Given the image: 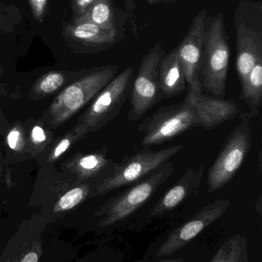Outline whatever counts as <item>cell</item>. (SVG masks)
<instances>
[{
  "label": "cell",
  "instance_id": "cell-1",
  "mask_svg": "<svg viewBox=\"0 0 262 262\" xmlns=\"http://www.w3.org/2000/svg\"><path fill=\"white\" fill-rule=\"evenodd\" d=\"M118 69V64H107L84 71L58 93L41 119L50 129L63 125L95 98Z\"/></svg>",
  "mask_w": 262,
  "mask_h": 262
},
{
  "label": "cell",
  "instance_id": "cell-2",
  "mask_svg": "<svg viewBox=\"0 0 262 262\" xmlns=\"http://www.w3.org/2000/svg\"><path fill=\"white\" fill-rule=\"evenodd\" d=\"M173 170V163L169 160L149 177L112 197L95 212L97 217L102 218L98 226L109 227L129 218L153 196L160 186L169 180Z\"/></svg>",
  "mask_w": 262,
  "mask_h": 262
},
{
  "label": "cell",
  "instance_id": "cell-3",
  "mask_svg": "<svg viewBox=\"0 0 262 262\" xmlns=\"http://www.w3.org/2000/svg\"><path fill=\"white\" fill-rule=\"evenodd\" d=\"M236 34L237 73L241 84L257 61L262 58V4L241 0L234 13Z\"/></svg>",
  "mask_w": 262,
  "mask_h": 262
},
{
  "label": "cell",
  "instance_id": "cell-4",
  "mask_svg": "<svg viewBox=\"0 0 262 262\" xmlns=\"http://www.w3.org/2000/svg\"><path fill=\"white\" fill-rule=\"evenodd\" d=\"M229 59L224 15L218 13L206 30L201 72V86L218 98H223L226 92Z\"/></svg>",
  "mask_w": 262,
  "mask_h": 262
},
{
  "label": "cell",
  "instance_id": "cell-5",
  "mask_svg": "<svg viewBox=\"0 0 262 262\" xmlns=\"http://www.w3.org/2000/svg\"><path fill=\"white\" fill-rule=\"evenodd\" d=\"M184 147L183 144L174 145L158 151L145 148L123 157L119 163L114 164L109 175L95 187L94 195H106L118 188L139 181L169 161Z\"/></svg>",
  "mask_w": 262,
  "mask_h": 262
},
{
  "label": "cell",
  "instance_id": "cell-6",
  "mask_svg": "<svg viewBox=\"0 0 262 262\" xmlns=\"http://www.w3.org/2000/svg\"><path fill=\"white\" fill-rule=\"evenodd\" d=\"M241 121L235 126L225 142L219 154L208 172L209 192L224 187L236 175L252 144V115H241Z\"/></svg>",
  "mask_w": 262,
  "mask_h": 262
},
{
  "label": "cell",
  "instance_id": "cell-7",
  "mask_svg": "<svg viewBox=\"0 0 262 262\" xmlns=\"http://www.w3.org/2000/svg\"><path fill=\"white\" fill-rule=\"evenodd\" d=\"M133 78L132 67L115 75L91 101L77 124L84 126L89 133H92L99 130L115 119L130 95Z\"/></svg>",
  "mask_w": 262,
  "mask_h": 262
},
{
  "label": "cell",
  "instance_id": "cell-8",
  "mask_svg": "<svg viewBox=\"0 0 262 262\" xmlns=\"http://www.w3.org/2000/svg\"><path fill=\"white\" fill-rule=\"evenodd\" d=\"M196 127V114L185 98L178 104L161 107L140 124L138 131L143 134L141 146L148 148L162 144Z\"/></svg>",
  "mask_w": 262,
  "mask_h": 262
},
{
  "label": "cell",
  "instance_id": "cell-9",
  "mask_svg": "<svg viewBox=\"0 0 262 262\" xmlns=\"http://www.w3.org/2000/svg\"><path fill=\"white\" fill-rule=\"evenodd\" d=\"M165 54L163 46L156 43L143 56L132 81L131 107L128 114L129 121H138L162 101L159 66Z\"/></svg>",
  "mask_w": 262,
  "mask_h": 262
},
{
  "label": "cell",
  "instance_id": "cell-10",
  "mask_svg": "<svg viewBox=\"0 0 262 262\" xmlns=\"http://www.w3.org/2000/svg\"><path fill=\"white\" fill-rule=\"evenodd\" d=\"M229 200H215L192 218L174 229L156 249L155 258L171 256L187 246L205 229L223 216L230 206Z\"/></svg>",
  "mask_w": 262,
  "mask_h": 262
},
{
  "label": "cell",
  "instance_id": "cell-11",
  "mask_svg": "<svg viewBox=\"0 0 262 262\" xmlns=\"http://www.w3.org/2000/svg\"><path fill=\"white\" fill-rule=\"evenodd\" d=\"M207 12L201 9L195 15L190 27L178 47L175 48L184 70L189 90L201 93V72L206 33Z\"/></svg>",
  "mask_w": 262,
  "mask_h": 262
},
{
  "label": "cell",
  "instance_id": "cell-12",
  "mask_svg": "<svg viewBox=\"0 0 262 262\" xmlns=\"http://www.w3.org/2000/svg\"><path fill=\"white\" fill-rule=\"evenodd\" d=\"M186 98L195 110L198 127L206 130H214L241 113V108L234 100L210 98L190 90Z\"/></svg>",
  "mask_w": 262,
  "mask_h": 262
},
{
  "label": "cell",
  "instance_id": "cell-13",
  "mask_svg": "<svg viewBox=\"0 0 262 262\" xmlns=\"http://www.w3.org/2000/svg\"><path fill=\"white\" fill-rule=\"evenodd\" d=\"M204 172L203 165L198 168L188 169L178 182L157 202L149 213V218L151 220L158 218L176 209L199 188Z\"/></svg>",
  "mask_w": 262,
  "mask_h": 262
},
{
  "label": "cell",
  "instance_id": "cell-14",
  "mask_svg": "<svg viewBox=\"0 0 262 262\" xmlns=\"http://www.w3.org/2000/svg\"><path fill=\"white\" fill-rule=\"evenodd\" d=\"M67 32L91 52L106 50L121 39L117 29H104L89 21L74 23L68 26Z\"/></svg>",
  "mask_w": 262,
  "mask_h": 262
},
{
  "label": "cell",
  "instance_id": "cell-15",
  "mask_svg": "<svg viewBox=\"0 0 262 262\" xmlns=\"http://www.w3.org/2000/svg\"><path fill=\"white\" fill-rule=\"evenodd\" d=\"M107 154L106 147L89 154L77 152L63 164V169L73 175L78 183H84L114 166L112 160L108 158Z\"/></svg>",
  "mask_w": 262,
  "mask_h": 262
},
{
  "label": "cell",
  "instance_id": "cell-16",
  "mask_svg": "<svg viewBox=\"0 0 262 262\" xmlns=\"http://www.w3.org/2000/svg\"><path fill=\"white\" fill-rule=\"evenodd\" d=\"M187 83L176 49L165 55L159 66V86L162 100L172 98L184 92Z\"/></svg>",
  "mask_w": 262,
  "mask_h": 262
},
{
  "label": "cell",
  "instance_id": "cell-17",
  "mask_svg": "<svg viewBox=\"0 0 262 262\" xmlns=\"http://www.w3.org/2000/svg\"><path fill=\"white\" fill-rule=\"evenodd\" d=\"M83 72L70 73L63 71H52L48 72L35 81L29 92V98L33 101H40L48 98L63 89L70 78H78Z\"/></svg>",
  "mask_w": 262,
  "mask_h": 262
},
{
  "label": "cell",
  "instance_id": "cell-18",
  "mask_svg": "<svg viewBox=\"0 0 262 262\" xmlns=\"http://www.w3.org/2000/svg\"><path fill=\"white\" fill-rule=\"evenodd\" d=\"M241 85L240 99L247 104L254 118L258 115L262 103V58L257 61Z\"/></svg>",
  "mask_w": 262,
  "mask_h": 262
},
{
  "label": "cell",
  "instance_id": "cell-19",
  "mask_svg": "<svg viewBox=\"0 0 262 262\" xmlns=\"http://www.w3.org/2000/svg\"><path fill=\"white\" fill-rule=\"evenodd\" d=\"M27 152L29 157H36L50 148L55 140L53 133L43 120L26 124Z\"/></svg>",
  "mask_w": 262,
  "mask_h": 262
},
{
  "label": "cell",
  "instance_id": "cell-20",
  "mask_svg": "<svg viewBox=\"0 0 262 262\" xmlns=\"http://www.w3.org/2000/svg\"><path fill=\"white\" fill-rule=\"evenodd\" d=\"M89 21L100 27L115 29L113 0H93L86 13L75 18V23Z\"/></svg>",
  "mask_w": 262,
  "mask_h": 262
},
{
  "label": "cell",
  "instance_id": "cell-21",
  "mask_svg": "<svg viewBox=\"0 0 262 262\" xmlns=\"http://www.w3.org/2000/svg\"><path fill=\"white\" fill-rule=\"evenodd\" d=\"M210 262H250L246 237L236 235L226 240Z\"/></svg>",
  "mask_w": 262,
  "mask_h": 262
},
{
  "label": "cell",
  "instance_id": "cell-22",
  "mask_svg": "<svg viewBox=\"0 0 262 262\" xmlns=\"http://www.w3.org/2000/svg\"><path fill=\"white\" fill-rule=\"evenodd\" d=\"M89 134V131L86 127L77 124L75 127L66 132L64 135L55 139L52 146L49 148L46 163H55L74 144L79 140H83Z\"/></svg>",
  "mask_w": 262,
  "mask_h": 262
},
{
  "label": "cell",
  "instance_id": "cell-23",
  "mask_svg": "<svg viewBox=\"0 0 262 262\" xmlns=\"http://www.w3.org/2000/svg\"><path fill=\"white\" fill-rule=\"evenodd\" d=\"M90 184L86 183H78L66 191L55 203L53 207L54 213H62L72 210L81 204L91 193Z\"/></svg>",
  "mask_w": 262,
  "mask_h": 262
},
{
  "label": "cell",
  "instance_id": "cell-24",
  "mask_svg": "<svg viewBox=\"0 0 262 262\" xmlns=\"http://www.w3.org/2000/svg\"><path fill=\"white\" fill-rule=\"evenodd\" d=\"M6 146L9 155L17 157L28 155L27 136H26V124L16 122L6 133Z\"/></svg>",
  "mask_w": 262,
  "mask_h": 262
},
{
  "label": "cell",
  "instance_id": "cell-25",
  "mask_svg": "<svg viewBox=\"0 0 262 262\" xmlns=\"http://www.w3.org/2000/svg\"><path fill=\"white\" fill-rule=\"evenodd\" d=\"M43 253V248L40 240L36 239L32 242L15 262H38Z\"/></svg>",
  "mask_w": 262,
  "mask_h": 262
},
{
  "label": "cell",
  "instance_id": "cell-26",
  "mask_svg": "<svg viewBox=\"0 0 262 262\" xmlns=\"http://www.w3.org/2000/svg\"><path fill=\"white\" fill-rule=\"evenodd\" d=\"M34 18L38 23H42L46 14L48 0H29Z\"/></svg>",
  "mask_w": 262,
  "mask_h": 262
},
{
  "label": "cell",
  "instance_id": "cell-27",
  "mask_svg": "<svg viewBox=\"0 0 262 262\" xmlns=\"http://www.w3.org/2000/svg\"><path fill=\"white\" fill-rule=\"evenodd\" d=\"M93 0H73V11L75 18L86 13Z\"/></svg>",
  "mask_w": 262,
  "mask_h": 262
},
{
  "label": "cell",
  "instance_id": "cell-28",
  "mask_svg": "<svg viewBox=\"0 0 262 262\" xmlns=\"http://www.w3.org/2000/svg\"><path fill=\"white\" fill-rule=\"evenodd\" d=\"M178 0H148V3L150 6H155V5L161 4V3H165V4H169V3H174Z\"/></svg>",
  "mask_w": 262,
  "mask_h": 262
},
{
  "label": "cell",
  "instance_id": "cell-29",
  "mask_svg": "<svg viewBox=\"0 0 262 262\" xmlns=\"http://www.w3.org/2000/svg\"><path fill=\"white\" fill-rule=\"evenodd\" d=\"M2 75H3V69L0 66V98L5 94V86L1 81Z\"/></svg>",
  "mask_w": 262,
  "mask_h": 262
},
{
  "label": "cell",
  "instance_id": "cell-30",
  "mask_svg": "<svg viewBox=\"0 0 262 262\" xmlns=\"http://www.w3.org/2000/svg\"><path fill=\"white\" fill-rule=\"evenodd\" d=\"M158 262H185L183 258H168V259H163Z\"/></svg>",
  "mask_w": 262,
  "mask_h": 262
}]
</instances>
